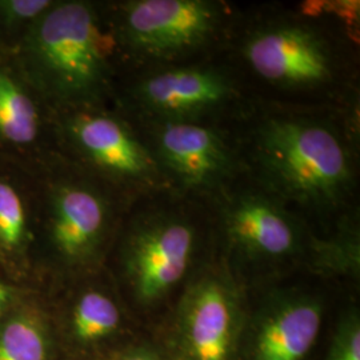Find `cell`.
<instances>
[{
    "label": "cell",
    "mask_w": 360,
    "mask_h": 360,
    "mask_svg": "<svg viewBox=\"0 0 360 360\" xmlns=\"http://www.w3.org/2000/svg\"><path fill=\"white\" fill-rule=\"evenodd\" d=\"M358 111L252 98L230 120L251 179L312 223L338 230L358 215Z\"/></svg>",
    "instance_id": "1"
},
{
    "label": "cell",
    "mask_w": 360,
    "mask_h": 360,
    "mask_svg": "<svg viewBox=\"0 0 360 360\" xmlns=\"http://www.w3.org/2000/svg\"><path fill=\"white\" fill-rule=\"evenodd\" d=\"M318 16L312 10L236 13L221 55L252 98L358 111L354 34Z\"/></svg>",
    "instance_id": "2"
},
{
    "label": "cell",
    "mask_w": 360,
    "mask_h": 360,
    "mask_svg": "<svg viewBox=\"0 0 360 360\" xmlns=\"http://www.w3.org/2000/svg\"><path fill=\"white\" fill-rule=\"evenodd\" d=\"M115 40L89 1H53L27 30L22 59L35 86L63 110L99 105L112 80Z\"/></svg>",
    "instance_id": "3"
},
{
    "label": "cell",
    "mask_w": 360,
    "mask_h": 360,
    "mask_svg": "<svg viewBox=\"0 0 360 360\" xmlns=\"http://www.w3.org/2000/svg\"><path fill=\"white\" fill-rule=\"evenodd\" d=\"M135 214L123 247V269L135 299L153 306L186 281L199 252L205 203L169 190L131 203Z\"/></svg>",
    "instance_id": "4"
},
{
    "label": "cell",
    "mask_w": 360,
    "mask_h": 360,
    "mask_svg": "<svg viewBox=\"0 0 360 360\" xmlns=\"http://www.w3.org/2000/svg\"><path fill=\"white\" fill-rule=\"evenodd\" d=\"M236 13L215 0H129L108 25L116 51L142 71L221 53Z\"/></svg>",
    "instance_id": "5"
},
{
    "label": "cell",
    "mask_w": 360,
    "mask_h": 360,
    "mask_svg": "<svg viewBox=\"0 0 360 360\" xmlns=\"http://www.w3.org/2000/svg\"><path fill=\"white\" fill-rule=\"evenodd\" d=\"M129 96L131 115L142 120H230L252 99L239 72L221 53L142 70Z\"/></svg>",
    "instance_id": "6"
},
{
    "label": "cell",
    "mask_w": 360,
    "mask_h": 360,
    "mask_svg": "<svg viewBox=\"0 0 360 360\" xmlns=\"http://www.w3.org/2000/svg\"><path fill=\"white\" fill-rule=\"evenodd\" d=\"M131 120L172 193L207 203L243 172L231 119Z\"/></svg>",
    "instance_id": "7"
},
{
    "label": "cell",
    "mask_w": 360,
    "mask_h": 360,
    "mask_svg": "<svg viewBox=\"0 0 360 360\" xmlns=\"http://www.w3.org/2000/svg\"><path fill=\"white\" fill-rule=\"evenodd\" d=\"M205 205L211 223L236 257L281 263L311 252L312 230L245 171Z\"/></svg>",
    "instance_id": "8"
},
{
    "label": "cell",
    "mask_w": 360,
    "mask_h": 360,
    "mask_svg": "<svg viewBox=\"0 0 360 360\" xmlns=\"http://www.w3.org/2000/svg\"><path fill=\"white\" fill-rule=\"evenodd\" d=\"M65 138L80 160L126 200L168 190L154 155L131 119L99 105L67 110Z\"/></svg>",
    "instance_id": "9"
},
{
    "label": "cell",
    "mask_w": 360,
    "mask_h": 360,
    "mask_svg": "<svg viewBox=\"0 0 360 360\" xmlns=\"http://www.w3.org/2000/svg\"><path fill=\"white\" fill-rule=\"evenodd\" d=\"M243 296L231 271L208 266L186 284L171 335L174 360H236Z\"/></svg>",
    "instance_id": "10"
},
{
    "label": "cell",
    "mask_w": 360,
    "mask_h": 360,
    "mask_svg": "<svg viewBox=\"0 0 360 360\" xmlns=\"http://www.w3.org/2000/svg\"><path fill=\"white\" fill-rule=\"evenodd\" d=\"M49 230L58 254L71 264L95 257L111 229L115 203L96 183L67 179L58 183L49 202Z\"/></svg>",
    "instance_id": "11"
},
{
    "label": "cell",
    "mask_w": 360,
    "mask_h": 360,
    "mask_svg": "<svg viewBox=\"0 0 360 360\" xmlns=\"http://www.w3.org/2000/svg\"><path fill=\"white\" fill-rule=\"evenodd\" d=\"M319 297L282 291L264 303L257 321L250 360H304L322 326Z\"/></svg>",
    "instance_id": "12"
},
{
    "label": "cell",
    "mask_w": 360,
    "mask_h": 360,
    "mask_svg": "<svg viewBox=\"0 0 360 360\" xmlns=\"http://www.w3.org/2000/svg\"><path fill=\"white\" fill-rule=\"evenodd\" d=\"M40 117L37 104L15 77L0 68V141L27 146L37 141Z\"/></svg>",
    "instance_id": "13"
},
{
    "label": "cell",
    "mask_w": 360,
    "mask_h": 360,
    "mask_svg": "<svg viewBox=\"0 0 360 360\" xmlns=\"http://www.w3.org/2000/svg\"><path fill=\"white\" fill-rule=\"evenodd\" d=\"M120 323L115 302L99 290H89L77 297L72 311V331L77 340L91 343L114 334Z\"/></svg>",
    "instance_id": "14"
},
{
    "label": "cell",
    "mask_w": 360,
    "mask_h": 360,
    "mask_svg": "<svg viewBox=\"0 0 360 360\" xmlns=\"http://www.w3.org/2000/svg\"><path fill=\"white\" fill-rule=\"evenodd\" d=\"M49 339L32 314H18L0 327V360H47Z\"/></svg>",
    "instance_id": "15"
},
{
    "label": "cell",
    "mask_w": 360,
    "mask_h": 360,
    "mask_svg": "<svg viewBox=\"0 0 360 360\" xmlns=\"http://www.w3.org/2000/svg\"><path fill=\"white\" fill-rule=\"evenodd\" d=\"M27 236L26 210L22 198L10 183L0 180V250L19 251Z\"/></svg>",
    "instance_id": "16"
},
{
    "label": "cell",
    "mask_w": 360,
    "mask_h": 360,
    "mask_svg": "<svg viewBox=\"0 0 360 360\" xmlns=\"http://www.w3.org/2000/svg\"><path fill=\"white\" fill-rule=\"evenodd\" d=\"M326 360H360V319L356 309L349 311L338 324Z\"/></svg>",
    "instance_id": "17"
},
{
    "label": "cell",
    "mask_w": 360,
    "mask_h": 360,
    "mask_svg": "<svg viewBox=\"0 0 360 360\" xmlns=\"http://www.w3.org/2000/svg\"><path fill=\"white\" fill-rule=\"evenodd\" d=\"M53 4L51 0H0V25L30 27Z\"/></svg>",
    "instance_id": "18"
},
{
    "label": "cell",
    "mask_w": 360,
    "mask_h": 360,
    "mask_svg": "<svg viewBox=\"0 0 360 360\" xmlns=\"http://www.w3.org/2000/svg\"><path fill=\"white\" fill-rule=\"evenodd\" d=\"M119 360H159V358L148 349H135Z\"/></svg>",
    "instance_id": "19"
},
{
    "label": "cell",
    "mask_w": 360,
    "mask_h": 360,
    "mask_svg": "<svg viewBox=\"0 0 360 360\" xmlns=\"http://www.w3.org/2000/svg\"><path fill=\"white\" fill-rule=\"evenodd\" d=\"M13 297V288L0 281V315L6 309Z\"/></svg>",
    "instance_id": "20"
}]
</instances>
